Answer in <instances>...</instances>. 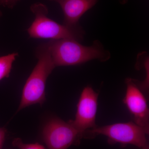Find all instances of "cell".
I'll return each instance as SVG.
<instances>
[{"label": "cell", "instance_id": "6da1fadb", "mask_svg": "<svg viewBox=\"0 0 149 149\" xmlns=\"http://www.w3.org/2000/svg\"><path fill=\"white\" fill-rule=\"evenodd\" d=\"M55 66H70L97 60L105 62L111 55L98 40L90 46L81 45L71 39L51 40L46 43Z\"/></svg>", "mask_w": 149, "mask_h": 149}, {"label": "cell", "instance_id": "277c9868", "mask_svg": "<svg viewBox=\"0 0 149 149\" xmlns=\"http://www.w3.org/2000/svg\"><path fill=\"white\" fill-rule=\"evenodd\" d=\"M99 135L107 137L111 144L132 145L142 148L148 143V135L143 128L134 122L121 123L98 126L83 133V138L91 139Z\"/></svg>", "mask_w": 149, "mask_h": 149}, {"label": "cell", "instance_id": "7c38bea8", "mask_svg": "<svg viewBox=\"0 0 149 149\" xmlns=\"http://www.w3.org/2000/svg\"><path fill=\"white\" fill-rule=\"evenodd\" d=\"M6 130L4 128H0V149H2L5 138Z\"/></svg>", "mask_w": 149, "mask_h": 149}, {"label": "cell", "instance_id": "52a82bcc", "mask_svg": "<svg viewBox=\"0 0 149 149\" xmlns=\"http://www.w3.org/2000/svg\"><path fill=\"white\" fill-rule=\"evenodd\" d=\"M126 91L123 100L133 116L134 122L149 132V110L143 93L140 90L135 79L128 78L125 80Z\"/></svg>", "mask_w": 149, "mask_h": 149}, {"label": "cell", "instance_id": "5b68a950", "mask_svg": "<svg viewBox=\"0 0 149 149\" xmlns=\"http://www.w3.org/2000/svg\"><path fill=\"white\" fill-rule=\"evenodd\" d=\"M42 137L49 149H67L72 145L78 144L83 134L69 122L54 117L45 124Z\"/></svg>", "mask_w": 149, "mask_h": 149}, {"label": "cell", "instance_id": "8992f818", "mask_svg": "<svg viewBox=\"0 0 149 149\" xmlns=\"http://www.w3.org/2000/svg\"><path fill=\"white\" fill-rule=\"evenodd\" d=\"M98 95L91 86L85 87L77 103L74 120L68 121L83 134L86 130L97 127L95 120Z\"/></svg>", "mask_w": 149, "mask_h": 149}, {"label": "cell", "instance_id": "30bf717a", "mask_svg": "<svg viewBox=\"0 0 149 149\" xmlns=\"http://www.w3.org/2000/svg\"><path fill=\"white\" fill-rule=\"evenodd\" d=\"M12 144L14 147H16L19 149H46L43 146L38 143H24L21 139L19 138H16L14 139Z\"/></svg>", "mask_w": 149, "mask_h": 149}, {"label": "cell", "instance_id": "ba28073f", "mask_svg": "<svg viewBox=\"0 0 149 149\" xmlns=\"http://www.w3.org/2000/svg\"><path fill=\"white\" fill-rule=\"evenodd\" d=\"M58 3L64 14L63 24L68 27H80L79 20L97 3L98 0H49Z\"/></svg>", "mask_w": 149, "mask_h": 149}, {"label": "cell", "instance_id": "9c48e42d", "mask_svg": "<svg viewBox=\"0 0 149 149\" xmlns=\"http://www.w3.org/2000/svg\"><path fill=\"white\" fill-rule=\"evenodd\" d=\"M18 56V53H13L0 56V80L9 77L13 63Z\"/></svg>", "mask_w": 149, "mask_h": 149}, {"label": "cell", "instance_id": "8fae6325", "mask_svg": "<svg viewBox=\"0 0 149 149\" xmlns=\"http://www.w3.org/2000/svg\"><path fill=\"white\" fill-rule=\"evenodd\" d=\"M19 0H0V4L3 6L12 8Z\"/></svg>", "mask_w": 149, "mask_h": 149}, {"label": "cell", "instance_id": "4fadbf2b", "mask_svg": "<svg viewBox=\"0 0 149 149\" xmlns=\"http://www.w3.org/2000/svg\"><path fill=\"white\" fill-rule=\"evenodd\" d=\"M141 149H149L148 144H147V145H146L145 146H144L143 148H142Z\"/></svg>", "mask_w": 149, "mask_h": 149}, {"label": "cell", "instance_id": "7a4b0ae2", "mask_svg": "<svg viewBox=\"0 0 149 149\" xmlns=\"http://www.w3.org/2000/svg\"><path fill=\"white\" fill-rule=\"evenodd\" d=\"M36 53L38 61L24 84L17 111L35 104L42 105L46 100L47 80L56 66L46 43L39 46Z\"/></svg>", "mask_w": 149, "mask_h": 149}, {"label": "cell", "instance_id": "3957f363", "mask_svg": "<svg viewBox=\"0 0 149 149\" xmlns=\"http://www.w3.org/2000/svg\"><path fill=\"white\" fill-rule=\"evenodd\" d=\"M35 19L27 29L29 37L35 39L57 40L71 39L77 41L83 40L85 31L80 27H70L59 24L48 17L47 7L42 3H35L30 7Z\"/></svg>", "mask_w": 149, "mask_h": 149}, {"label": "cell", "instance_id": "5bb4252c", "mask_svg": "<svg viewBox=\"0 0 149 149\" xmlns=\"http://www.w3.org/2000/svg\"><path fill=\"white\" fill-rule=\"evenodd\" d=\"M126 1H127V0H121L120 2H121V3H125L126 2Z\"/></svg>", "mask_w": 149, "mask_h": 149}, {"label": "cell", "instance_id": "9a60e30c", "mask_svg": "<svg viewBox=\"0 0 149 149\" xmlns=\"http://www.w3.org/2000/svg\"><path fill=\"white\" fill-rule=\"evenodd\" d=\"M1 12H0V16H1Z\"/></svg>", "mask_w": 149, "mask_h": 149}]
</instances>
